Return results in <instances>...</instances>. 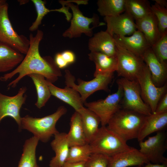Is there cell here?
Listing matches in <instances>:
<instances>
[{
    "mask_svg": "<svg viewBox=\"0 0 167 167\" xmlns=\"http://www.w3.org/2000/svg\"><path fill=\"white\" fill-rule=\"evenodd\" d=\"M43 35V32L40 30H37L35 36L31 33L29 49L23 60L14 70L0 77V81L5 82L19 74L16 78L8 84V89L15 87L23 78L31 74L41 75L52 83L62 76L60 69L51 56L41 57L40 55L39 45Z\"/></svg>",
    "mask_w": 167,
    "mask_h": 167,
    "instance_id": "obj_1",
    "label": "cell"
},
{
    "mask_svg": "<svg viewBox=\"0 0 167 167\" xmlns=\"http://www.w3.org/2000/svg\"><path fill=\"white\" fill-rule=\"evenodd\" d=\"M146 116L121 108L113 116L106 126L127 142L137 139Z\"/></svg>",
    "mask_w": 167,
    "mask_h": 167,
    "instance_id": "obj_2",
    "label": "cell"
},
{
    "mask_svg": "<svg viewBox=\"0 0 167 167\" xmlns=\"http://www.w3.org/2000/svg\"><path fill=\"white\" fill-rule=\"evenodd\" d=\"M67 111L65 106H60L54 113L43 117L34 118L26 115L21 118L19 131L26 130L32 133L39 141L47 142L59 132L56 127V123Z\"/></svg>",
    "mask_w": 167,
    "mask_h": 167,
    "instance_id": "obj_3",
    "label": "cell"
},
{
    "mask_svg": "<svg viewBox=\"0 0 167 167\" xmlns=\"http://www.w3.org/2000/svg\"><path fill=\"white\" fill-rule=\"evenodd\" d=\"M88 1L86 0L66 1L65 5L71 9L72 15L70 26L63 33V36L69 38H77L84 33L91 37L94 28L105 25V23L99 22V17L96 14H94L92 18L83 15L78 5L87 4Z\"/></svg>",
    "mask_w": 167,
    "mask_h": 167,
    "instance_id": "obj_4",
    "label": "cell"
},
{
    "mask_svg": "<svg viewBox=\"0 0 167 167\" xmlns=\"http://www.w3.org/2000/svg\"><path fill=\"white\" fill-rule=\"evenodd\" d=\"M89 144L92 153H101L109 157L132 148L106 126L99 127Z\"/></svg>",
    "mask_w": 167,
    "mask_h": 167,
    "instance_id": "obj_5",
    "label": "cell"
},
{
    "mask_svg": "<svg viewBox=\"0 0 167 167\" xmlns=\"http://www.w3.org/2000/svg\"><path fill=\"white\" fill-rule=\"evenodd\" d=\"M8 8L6 1L0 5V42L26 54L29 40L24 35H19L14 30L9 18Z\"/></svg>",
    "mask_w": 167,
    "mask_h": 167,
    "instance_id": "obj_6",
    "label": "cell"
},
{
    "mask_svg": "<svg viewBox=\"0 0 167 167\" xmlns=\"http://www.w3.org/2000/svg\"><path fill=\"white\" fill-rule=\"evenodd\" d=\"M65 73L66 86L71 87L77 91L84 103L88 98L95 92L100 90L108 91L109 85L113 77V73L98 75L88 81L78 79V84H76L75 83V78L70 71L65 70Z\"/></svg>",
    "mask_w": 167,
    "mask_h": 167,
    "instance_id": "obj_7",
    "label": "cell"
},
{
    "mask_svg": "<svg viewBox=\"0 0 167 167\" xmlns=\"http://www.w3.org/2000/svg\"><path fill=\"white\" fill-rule=\"evenodd\" d=\"M123 89L122 108L132 110L145 116L152 113L149 107L143 101L137 80H130L121 78L117 80Z\"/></svg>",
    "mask_w": 167,
    "mask_h": 167,
    "instance_id": "obj_8",
    "label": "cell"
},
{
    "mask_svg": "<svg viewBox=\"0 0 167 167\" xmlns=\"http://www.w3.org/2000/svg\"><path fill=\"white\" fill-rule=\"evenodd\" d=\"M118 85L117 91L104 99L84 103L86 108L99 117L101 126H106L113 116L122 108L123 89L121 85Z\"/></svg>",
    "mask_w": 167,
    "mask_h": 167,
    "instance_id": "obj_9",
    "label": "cell"
},
{
    "mask_svg": "<svg viewBox=\"0 0 167 167\" xmlns=\"http://www.w3.org/2000/svg\"><path fill=\"white\" fill-rule=\"evenodd\" d=\"M115 41L118 76L130 80H136L146 64L142 58L136 56Z\"/></svg>",
    "mask_w": 167,
    "mask_h": 167,
    "instance_id": "obj_10",
    "label": "cell"
},
{
    "mask_svg": "<svg viewBox=\"0 0 167 167\" xmlns=\"http://www.w3.org/2000/svg\"><path fill=\"white\" fill-rule=\"evenodd\" d=\"M167 133L164 130L157 132L147 139L139 142V150L152 163H167V159L164 156L167 149Z\"/></svg>",
    "mask_w": 167,
    "mask_h": 167,
    "instance_id": "obj_11",
    "label": "cell"
},
{
    "mask_svg": "<svg viewBox=\"0 0 167 167\" xmlns=\"http://www.w3.org/2000/svg\"><path fill=\"white\" fill-rule=\"evenodd\" d=\"M137 80L140 87L143 100L149 107L152 113H154L159 101L165 93L166 85L165 84L161 87L155 85L146 64Z\"/></svg>",
    "mask_w": 167,
    "mask_h": 167,
    "instance_id": "obj_12",
    "label": "cell"
},
{
    "mask_svg": "<svg viewBox=\"0 0 167 167\" xmlns=\"http://www.w3.org/2000/svg\"><path fill=\"white\" fill-rule=\"evenodd\" d=\"M27 90L26 87H22L13 96H8L0 92V122L5 117H11L16 122L19 129L21 118L20 111L26 101L27 96L25 93Z\"/></svg>",
    "mask_w": 167,
    "mask_h": 167,
    "instance_id": "obj_13",
    "label": "cell"
},
{
    "mask_svg": "<svg viewBox=\"0 0 167 167\" xmlns=\"http://www.w3.org/2000/svg\"><path fill=\"white\" fill-rule=\"evenodd\" d=\"M106 31L113 36H130L137 30L133 18L127 12L114 16L105 17Z\"/></svg>",
    "mask_w": 167,
    "mask_h": 167,
    "instance_id": "obj_14",
    "label": "cell"
},
{
    "mask_svg": "<svg viewBox=\"0 0 167 167\" xmlns=\"http://www.w3.org/2000/svg\"><path fill=\"white\" fill-rule=\"evenodd\" d=\"M149 162L139 150L132 147L110 156L109 167L137 166Z\"/></svg>",
    "mask_w": 167,
    "mask_h": 167,
    "instance_id": "obj_15",
    "label": "cell"
},
{
    "mask_svg": "<svg viewBox=\"0 0 167 167\" xmlns=\"http://www.w3.org/2000/svg\"><path fill=\"white\" fill-rule=\"evenodd\" d=\"M115 40L122 47L136 56L142 58L144 52L152 47L143 34L136 30L129 36H113Z\"/></svg>",
    "mask_w": 167,
    "mask_h": 167,
    "instance_id": "obj_16",
    "label": "cell"
},
{
    "mask_svg": "<svg viewBox=\"0 0 167 167\" xmlns=\"http://www.w3.org/2000/svg\"><path fill=\"white\" fill-rule=\"evenodd\" d=\"M142 58L150 71L152 80L155 85L161 87L167 76V64L160 62L155 55L152 47L143 54Z\"/></svg>",
    "mask_w": 167,
    "mask_h": 167,
    "instance_id": "obj_17",
    "label": "cell"
},
{
    "mask_svg": "<svg viewBox=\"0 0 167 167\" xmlns=\"http://www.w3.org/2000/svg\"><path fill=\"white\" fill-rule=\"evenodd\" d=\"M88 49L91 52H97L109 56H116L115 40L106 31H101L95 33L89 39Z\"/></svg>",
    "mask_w": 167,
    "mask_h": 167,
    "instance_id": "obj_18",
    "label": "cell"
},
{
    "mask_svg": "<svg viewBox=\"0 0 167 167\" xmlns=\"http://www.w3.org/2000/svg\"><path fill=\"white\" fill-rule=\"evenodd\" d=\"M51 142V146L55 155L50 160L49 167H62L66 161L70 145L67 139V133L59 132L55 134Z\"/></svg>",
    "mask_w": 167,
    "mask_h": 167,
    "instance_id": "obj_19",
    "label": "cell"
},
{
    "mask_svg": "<svg viewBox=\"0 0 167 167\" xmlns=\"http://www.w3.org/2000/svg\"><path fill=\"white\" fill-rule=\"evenodd\" d=\"M47 83L51 95L69 105L75 111L79 112L84 107L79 94L74 88L66 86L60 88L47 80Z\"/></svg>",
    "mask_w": 167,
    "mask_h": 167,
    "instance_id": "obj_20",
    "label": "cell"
},
{
    "mask_svg": "<svg viewBox=\"0 0 167 167\" xmlns=\"http://www.w3.org/2000/svg\"><path fill=\"white\" fill-rule=\"evenodd\" d=\"M136 29L142 32L152 46L162 36L159 31L156 17L151 12L145 17L135 20Z\"/></svg>",
    "mask_w": 167,
    "mask_h": 167,
    "instance_id": "obj_21",
    "label": "cell"
},
{
    "mask_svg": "<svg viewBox=\"0 0 167 167\" xmlns=\"http://www.w3.org/2000/svg\"><path fill=\"white\" fill-rule=\"evenodd\" d=\"M167 125V111L147 116L137 139L138 142L153 133L164 130Z\"/></svg>",
    "mask_w": 167,
    "mask_h": 167,
    "instance_id": "obj_22",
    "label": "cell"
},
{
    "mask_svg": "<svg viewBox=\"0 0 167 167\" xmlns=\"http://www.w3.org/2000/svg\"><path fill=\"white\" fill-rule=\"evenodd\" d=\"M89 59L95 65L94 77L98 75L113 73L117 70L116 56H109L97 52H91L88 54Z\"/></svg>",
    "mask_w": 167,
    "mask_h": 167,
    "instance_id": "obj_23",
    "label": "cell"
},
{
    "mask_svg": "<svg viewBox=\"0 0 167 167\" xmlns=\"http://www.w3.org/2000/svg\"><path fill=\"white\" fill-rule=\"evenodd\" d=\"M24 57L18 51L0 42V73L12 70L21 63Z\"/></svg>",
    "mask_w": 167,
    "mask_h": 167,
    "instance_id": "obj_24",
    "label": "cell"
},
{
    "mask_svg": "<svg viewBox=\"0 0 167 167\" xmlns=\"http://www.w3.org/2000/svg\"><path fill=\"white\" fill-rule=\"evenodd\" d=\"M70 129L67 133V139L70 147L84 144L87 143L80 113L75 111L70 119Z\"/></svg>",
    "mask_w": 167,
    "mask_h": 167,
    "instance_id": "obj_25",
    "label": "cell"
},
{
    "mask_svg": "<svg viewBox=\"0 0 167 167\" xmlns=\"http://www.w3.org/2000/svg\"><path fill=\"white\" fill-rule=\"evenodd\" d=\"M78 112L81 115L87 142L89 143L99 128L100 119L94 113L84 107Z\"/></svg>",
    "mask_w": 167,
    "mask_h": 167,
    "instance_id": "obj_26",
    "label": "cell"
},
{
    "mask_svg": "<svg viewBox=\"0 0 167 167\" xmlns=\"http://www.w3.org/2000/svg\"><path fill=\"white\" fill-rule=\"evenodd\" d=\"M39 141L34 136L25 140L17 167H40L37 163L36 156V150Z\"/></svg>",
    "mask_w": 167,
    "mask_h": 167,
    "instance_id": "obj_27",
    "label": "cell"
},
{
    "mask_svg": "<svg viewBox=\"0 0 167 167\" xmlns=\"http://www.w3.org/2000/svg\"><path fill=\"white\" fill-rule=\"evenodd\" d=\"M28 76L32 80L36 90L37 98L35 105L38 109H41L45 105L51 96L47 80L43 75L38 74H31Z\"/></svg>",
    "mask_w": 167,
    "mask_h": 167,
    "instance_id": "obj_28",
    "label": "cell"
},
{
    "mask_svg": "<svg viewBox=\"0 0 167 167\" xmlns=\"http://www.w3.org/2000/svg\"><path fill=\"white\" fill-rule=\"evenodd\" d=\"M126 0H98L97 11L100 15L105 17L114 16L125 11Z\"/></svg>",
    "mask_w": 167,
    "mask_h": 167,
    "instance_id": "obj_29",
    "label": "cell"
},
{
    "mask_svg": "<svg viewBox=\"0 0 167 167\" xmlns=\"http://www.w3.org/2000/svg\"><path fill=\"white\" fill-rule=\"evenodd\" d=\"M135 20L141 19L152 12L147 0H126L125 11Z\"/></svg>",
    "mask_w": 167,
    "mask_h": 167,
    "instance_id": "obj_30",
    "label": "cell"
},
{
    "mask_svg": "<svg viewBox=\"0 0 167 167\" xmlns=\"http://www.w3.org/2000/svg\"><path fill=\"white\" fill-rule=\"evenodd\" d=\"M92 154L89 143L70 147L66 161L86 162Z\"/></svg>",
    "mask_w": 167,
    "mask_h": 167,
    "instance_id": "obj_31",
    "label": "cell"
},
{
    "mask_svg": "<svg viewBox=\"0 0 167 167\" xmlns=\"http://www.w3.org/2000/svg\"><path fill=\"white\" fill-rule=\"evenodd\" d=\"M152 12L157 19L159 31L162 36L167 32V9L156 3L152 5Z\"/></svg>",
    "mask_w": 167,
    "mask_h": 167,
    "instance_id": "obj_32",
    "label": "cell"
},
{
    "mask_svg": "<svg viewBox=\"0 0 167 167\" xmlns=\"http://www.w3.org/2000/svg\"><path fill=\"white\" fill-rule=\"evenodd\" d=\"M156 57L161 63L167 64V32L152 46Z\"/></svg>",
    "mask_w": 167,
    "mask_h": 167,
    "instance_id": "obj_33",
    "label": "cell"
},
{
    "mask_svg": "<svg viewBox=\"0 0 167 167\" xmlns=\"http://www.w3.org/2000/svg\"><path fill=\"white\" fill-rule=\"evenodd\" d=\"M31 1L35 5L37 13L35 20L29 28V31L34 32L38 29L45 15L52 11L51 10H49L46 7L45 1L42 0H32Z\"/></svg>",
    "mask_w": 167,
    "mask_h": 167,
    "instance_id": "obj_34",
    "label": "cell"
},
{
    "mask_svg": "<svg viewBox=\"0 0 167 167\" xmlns=\"http://www.w3.org/2000/svg\"><path fill=\"white\" fill-rule=\"evenodd\" d=\"M109 156L101 153H92L85 162V167H109Z\"/></svg>",
    "mask_w": 167,
    "mask_h": 167,
    "instance_id": "obj_35",
    "label": "cell"
},
{
    "mask_svg": "<svg viewBox=\"0 0 167 167\" xmlns=\"http://www.w3.org/2000/svg\"><path fill=\"white\" fill-rule=\"evenodd\" d=\"M167 111V93H165L159 101L154 113H161Z\"/></svg>",
    "mask_w": 167,
    "mask_h": 167,
    "instance_id": "obj_36",
    "label": "cell"
},
{
    "mask_svg": "<svg viewBox=\"0 0 167 167\" xmlns=\"http://www.w3.org/2000/svg\"><path fill=\"white\" fill-rule=\"evenodd\" d=\"M62 56L68 64L73 63L75 59L74 54L70 50H66L61 53Z\"/></svg>",
    "mask_w": 167,
    "mask_h": 167,
    "instance_id": "obj_37",
    "label": "cell"
},
{
    "mask_svg": "<svg viewBox=\"0 0 167 167\" xmlns=\"http://www.w3.org/2000/svg\"><path fill=\"white\" fill-rule=\"evenodd\" d=\"M54 60L59 69L65 68L68 65L63 58L61 53H58L56 54Z\"/></svg>",
    "mask_w": 167,
    "mask_h": 167,
    "instance_id": "obj_38",
    "label": "cell"
},
{
    "mask_svg": "<svg viewBox=\"0 0 167 167\" xmlns=\"http://www.w3.org/2000/svg\"><path fill=\"white\" fill-rule=\"evenodd\" d=\"M85 162H69L66 161L62 167H85Z\"/></svg>",
    "mask_w": 167,
    "mask_h": 167,
    "instance_id": "obj_39",
    "label": "cell"
},
{
    "mask_svg": "<svg viewBox=\"0 0 167 167\" xmlns=\"http://www.w3.org/2000/svg\"><path fill=\"white\" fill-rule=\"evenodd\" d=\"M137 167H167V163L162 164H154L150 162Z\"/></svg>",
    "mask_w": 167,
    "mask_h": 167,
    "instance_id": "obj_40",
    "label": "cell"
},
{
    "mask_svg": "<svg viewBox=\"0 0 167 167\" xmlns=\"http://www.w3.org/2000/svg\"><path fill=\"white\" fill-rule=\"evenodd\" d=\"M153 1L159 6L167 8V1L166 0H153Z\"/></svg>",
    "mask_w": 167,
    "mask_h": 167,
    "instance_id": "obj_41",
    "label": "cell"
},
{
    "mask_svg": "<svg viewBox=\"0 0 167 167\" xmlns=\"http://www.w3.org/2000/svg\"><path fill=\"white\" fill-rule=\"evenodd\" d=\"M20 1H19V2H20V4H24L26 3H27V2H29V1H27V0H23V1H22V0Z\"/></svg>",
    "mask_w": 167,
    "mask_h": 167,
    "instance_id": "obj_42",
    "label": "cell"
},
{
    "mask_svg": "<svg viewBox=\"0 0 167 167\" xmlns=\"http://www.w3.org/2000/svg\"><path fill=\"white\" fill-rule=\"evenodd\" d=\"M6 1L4 0H0V5L5 2Z\"/></svg>",
    "mask_w": 167,
    "mask_h": 167,
    "instance_id": "obj_43",
    "label": "cell"
}]
</instances>
